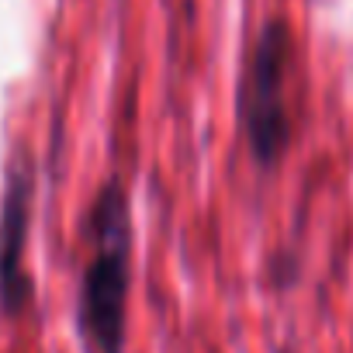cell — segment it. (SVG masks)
I'll return each instance as SVG.
<instances>
[{"instance_id": "6da1fadb", "label": "cell", "mask_w": 353, "mask_h": 353, "mask_svg": "<svg viewBox=\"0 0 353 353\" xmlns=\"http://www.w3.org/2000/svg\"><path fill=\"white\" fill-rule=\"evenodd\" d=\"M90 260L80 277L77 325L87 353H121L125 305L132 281V222L128 198L118 181H108L87 212Z\"/></svg>"}, {"instance_id": "7a4b0ae2", "label": "cell", "mask_w": 353, "mask_h": 353, "mask_svg": "<svg viewBox=\"0 0 353 353\" xmlns=\"http://www.w3.org/2000/svg\"><path fill=\"white\" fill-rule=\"evenodd\" d=\"M294 73V39L284 21L263 25L239 83V125L256 163L270 166L291 145L294 118L288 108V80Z\"/></svg>"}, {"instance_id": "3957f363", "label": "cell", "mask_w": 353, "mask_h": 353, "mask_svg": "<svg viewBox=\"0 0 353 353\" xmlns=\"http://www.w3.org/2000/svg\"><path fill=\"white\" fill-rule=\"evenodd\" d=\"M35 198V166L14 159L8 166L4 198H0V308L18 315L32 301V281L25 274V243Z\"/></svg>"}]
</instances>
